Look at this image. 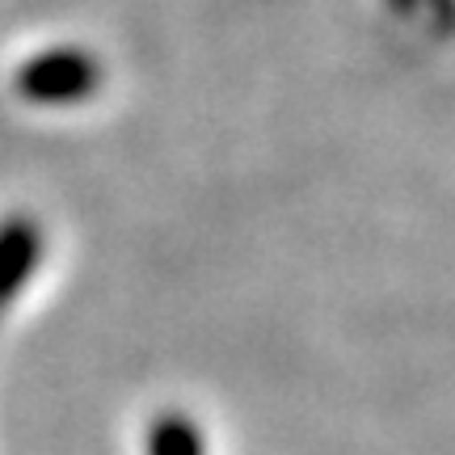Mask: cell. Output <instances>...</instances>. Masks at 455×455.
<instances>
[{
	"label": "cell",
	"instance_id": "6da1fadb",
	"mask_svg": "<svg viewBox=\"0 0 455 455\" xmlns=\"http://www.w3.org/2000/svg\"><path fill=\"white\" fill-rule=\"evenodd\" d=\"M98 89V64L81 47H55L47 55H34L17 72V93L43 106L60 101H81Z\"/></svg>",
	"mask_w": 455,
	"mask_h": 455
},
{
	"label": "cell",
	"instance_id": "3957f363",
	"mask_svg": "<svg viewBox=\"0 0 455 455\" xmlns=\"http://www.w3.org/2000/svg\"><path fill=\"white\" fill-rule=\"evenodd\" d=\"M388 4L396 9V13H413V9H418L422 0H388Z\"/></svg>",
	"mask_w": 455,
	"mask_h": 455
},
{
	"label": "cell",
	"instance_id": "7a4b0ae2",
	"mask_svg": "<svg viewBox=\"0 0 455 455\" xmlns=\"http://www.w3.org/2000/svg\"><path fill=\"white\" fill-rule=\"evenodd\" d=\"M426 13H430V26L439 34H455V0H422Z\"/></svg>",
	"mask_w": 455,
	"mask_h": 455
}]
</instances>
